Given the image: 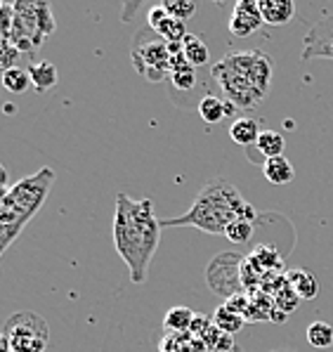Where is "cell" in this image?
<instances>
[{
  "label": "cell",
  "instance_id": "obj_1",
  "mask_svg": "<svg viewBox=\"0 0 333 352\" xmlns=\"http://www.w3.org/2000/svg\"><path fill=\"white\" fill-rule=\"evenodd\" d=\"M161 220L154 215L152 199H130L126 192L116 194L114 210V246L128 265L133 284H144L149 265L161 241Z\"/></svg>",
  "mask_w": 333,
  "mask_h": 352
},
{
  "label": "cell",
  "instance_id": "obj_2",
  "mask_svg": "<svg viewBox=\"0 0 333 352\" xmlns=\"http://www.w3.org/2000/svg\"><path fill=\"white\" fill-rule=\"evenodd\" d=\"M211 76L236 109H253L270 90L272 59L262 50L234 52L213 64Z\"/></svg>",
  "mask_w": 333,
  "mask_h": 352
},
{
  "label": "cell",
  "instance_id": "obj_3",
  "mask_svg": "<svg viewBox=\"0 0 333 352\" xmlns=\"http://www.w3.org/2000/svg\"><path fill=\"white\" fill-rule=\"evenodd\" d=\"M249 210L251 206L244 201L239 189L225 177H216L201 187L187 213L161 220V227H196L208 234H225V230Z\"/></svg>",
  "mask_w": 333,
  "mask_h": 352
},
{
  "label": "cell",
  "instance_id": "obj_4",
  "mask_svg": "<svg viewBox=\"0 0 333 352\" xmlns=\"http://www.w3.org/2000/svg\"><path fill=\"white\" fill-rule=\"evenodd\" d=\"M55 31V14L47 3H34V0H19L14 3V24L10 43L21 52L31 55L36 52Z\"/></svg>",
  "mask_w": 333,
  "mask_h": 352
},
{
  "label": "cell",
  "instance_id": "obj_5",
  "mask_svg": "<svg viewBox=\"0 0 333 352\" xmlns=\"http://www.w3.org/2000/svg\"><path fill=\"white\" fill-rule=\"evenodd\" d=\"M133 67L149 83H163L170 78V50L168 43L159 38L152 29L137 31L130 47Z\"/></svg>",
  "mask_w": 333,
  "mask_h": 352
},
{
  "label": "cell",
  "instance_id": "obj_6",
  "mask_svg": "<svg viewBox=\"0 0 333 352\" xmlns=\"http://www.w3.org/2000/svg\"><path fill=\"white\" fill-rule=\"evenodd\" d=\"M12 352H45L50 343V327L38 312H14L3 327Z\"/></svg>",
  "mask_w": 333,
  "mask_h": 352
},
{
  "label": "cell",
  "instance_id": "obj_7",
  "mask_svg": "<svg viewBox=\"0 0 333 352\" xmlns=\"http://www.w3.org/2000/svg\"><path fill=\"white\" fill-rule=\"evenodd\" d=\"M241 265H244V256H239V253L227 251L216 256L206 267L208 289L216 296H222L225 300L246 294L244 281H241Z\"/></svg>",
  "mask_w": 333,
  "mask_h": 352
},
{
  "label": "cell",
  "instance_id": "obj_8",
  "mask_svg": "<svg viewBox=\"0 0 333 352\" xmlns=\"http://www.w3.org/2000/svg\"><path fill=\"white\" fill-rule=\"evenodd\" d=\"M303 62L310 59H333V12L317 19L303 41Z\"/></svg>",
  "mask_w": 333,
  "mask_h": 352
},
{
  "label": "cell",
  "instance_id": "obj_9",
  "mask_svg": "<svg viewBox=\"0 0 333 352\" xmlns=\"http://www.w3.org/2000/svg\"><path fill=\"white\" fill-rule=\"evenodd\" d=\"M262 24H265V19H262L257 0H239L232 10V17H229V34L234 38H246L255 34Z\"/></svg>",
  "mask_w": 333,
  "mask_h": 352
},
{
  "label": "cell",
  "instance_id": "obj_10",
  "mask_svg": "<svg viewBox=\"0 0 333 352\" xmlns=\"http://www.w3.org/2000/svg\"><path fill=\"white\" fill-rule=\"evenodd\" d=\"M147 24H149V29H152L159 38H163L165 43H182L187 38L185 21L170 17V14L165 12L163 5H154V8L149 10Z\"/></svg>",
  "mask_w": 333,
  "mask_h": 352
},
{
  "label": "cell",
  "instance_id": "obj_11",
  "mask_svg": "<svg viewBox=\"0 0 333 352\" xmlns=\"http://www.w3.org/2000/svg\"><path fill=\"white\" fill-rule=\"evenodd\" d=\"M168 80L173 83L175 90H180V93H190V90H194L196 69L187 62L182 52H177V55L170 57V78Z\"/></svg>",
  "mask_w": 333,
  "mask_h": 352
},
{
  "label": "cell",
  "instance_id": "obj_12",
  "mask_svg": "<svg viewBox=\"0 0 333 352\" xmlns=\"http://www.w3.org/2000/svg\"><path fill=\"white\" fill-rule=\"evenodd\" d=\"M234 111H236V107L232 102L225 100V97H218V95H206V97H201V102H198V113H201L203 121L211 123V126H216V123H220L222 118L232 116Z\"/></svg>",
  "mask_w": 333,
  "mask_h": 352
},
{
  "label": "cell",
  "instance_id": "obj_13",
  "mask_svg": "<svg viewBox=\"0 0 333 352\" xmlns=\"http://www.w3.org/2000/svg\"><path fill=\"white\" fill-rule=\"evenodd\" d=\"M260 123L255 121V118L251 116H239L232 121V126H229V138H232V142H236L239 147H255L257 144V138H260Z\"/></svg>",
  "mask_w": 333,
  "mask_h": 352
},
{
  "label": "cell",
  "instance_id": "obj_14",
  "mask_svg": "<svg viewBox=\"0 0 333 352\" xmlns=\"http://www.w3.org/2000/svg\"><path fill=\"white\" fill-rule=\"evenodd\" d=\"M265 24L282 26L295 17V5L291 0H257Z\"/></svg>",
  "mask_w": 333,
  "mask_h": 352
},
{
  "label": "cell",
  "instance_id": "obj_15",
  "mask_svg": "<svg viewBox=\"0 0 333 352\" xmlns=\"http://www.w3.org/2000/svg\"><path fill=\"white\" fill-rule=\"evenodd\" d=\"M286 279L291 284V289L298 294L300 300H312V298L319 296V281L308 270H288Z\"/></svg>",
  "mask_w": 333,
  "mask_h": 352
},
{
  "label": "cell",
  "instance_id": "obj_16",
  "mask_svg": "<svg viewBox=\"0 0 333 352\" xmlns=\"http://www.w3.org/2000/svg\"><path fill=\"white\" fill-rule=\"evenodd\" d=\"M26 72H29L31 85L36 88V93H47V90L55 88L59 80V72L52 62H36Z\"/></svg>",
  "mask_w": 333,
  "mask_h": 352
},
{
  "label": "cell",
  "instance_id": "obj_17",
  "mask_svg": "<svg viewBox=\"0 0 333 352\" xmlns=\"http://www.w3.org/2000/svg\"><path fill=\"white\" fill-rule=\"evenodd\" d=\"M159 352H208L206 345L192 333H165L159 343Z\"/></svg>",
  "mask_w": 333,
  "mask_h": 352
},
{
  "label": "cell",
  "instance_id": "obj_18",
  "mask_svg": "<svg viewBox=\"0 0 333 352\" xmlns=\"http://www.w3.org/2000/svg\"><path fill=\"white\" fill-rule=\"evenodd\" d=\"M249 296H251V307H249V315H246V324L275 322V315H277L275 300L267 294H262V291H253V294H249Z\"/></svg>",
  "mask_w": 333,
  "mask_h": 352
},
{
  "label": "cell",
  "instance_id": "obj_19",
  "mask_svg": "<svg viewBox=\"0 0 333 352\" xmlns=\"http://www.w3.org/2000/svg\"><path fill=\"white\" fill-rule=\"evenodd\" d=\"M255 218H257V213H255L253 206H251V210L244 215V218L234 220V223L225 230V236H227L232 243H236V246H244V243H249L251 236H253V232H255Z\"/></svg>",
  "mask_w": 333,
  "mask_h": 352
},
{
  "label": "cell",
  "instance_id": "obj_20",
  "mask_svg": "<svg viewBox=\"0 0 333 352\" xmlns=\"http://www.w3.org/2000/svg\"><path fill=\"white\" fill-rule=\"evenodd\" d=\"M262 173H265L267 182H272V185H277V187L288 185L295 177V170L286 156H277V159L265 161V164H262Z\"/></svg>",
  "mask_w": 333,
  "mask_h": 352
},
{
  "label": "cell",
  "instance_id": "obj_21",
  "mask_svg": "<svg viewBox=\"0 0 333 352\" xmlns=\"http://www.w3.org/2000/svg\"><path fill=\"white\" fill-rule=\"evenodd\" d=\"M194 317H196V312L192 310V307H185V305L170 307L163 317V329L168 333H190Z\"/></svg>",
  "mask_w": 333,
  "mask_h": 352
},
{
  "label": "cell",
  "instance_id": "obj_22",
  "mask_svg": "<svg viewBox=\"0 0 333 352\" xmlns=\"http://www.w3.org/2000/svg\"><path fill=\"white\" fill-rule=\"evenodd\" d=\"M255 149H257V154H260L265 161L277 159V156H284V149H286V140H284V135L277 133V130H262L260 138H257Z\"/></svg>",
  "mask_w": 333,
  "mask_h": 352
},
{
  "label": "cell",
  "instance_id": "obj_23",
  "mask_svg": "<svg viewBox=\"0 0 333 352\" xmlns=\"http://www.w3.org/2000/svg\"><path fill=\"white\" fill-rule=\"evenodd\" d=\"M182 55H185V59L194 69L208 64V57H211V55H208V45L194 34H187V38L182 41Z\"/></svg>",
  "mask_w": 333,
  "mask_h": 352
},
{
  "label": "cell",
  "instance_id": "obj_24",
  "mask_svg": "<svg viewBox=\"0 0 333 352\" xmlns=\"http://www.w3.org/2000/svg\"><path fill=\"white\" fill-rule=\"evenodd\" d=\"M201 343L206 345L208 352H236V350H239V345H236L234 336L220 331L216 324H213V327L208 329L206 333H203Z\"/></svg>",
  "mask_w": 333,
  "mask_h": 352
},
{
  "label": "cell",
  "instance_id": "obj_25",
  "mask_svg": "<svg viewBox=\"0 0 333 352\" xmlns=\"http://www.w3.org/2000/svg\"><path fill=\"white\" fill-rule=\"evenodd\" d=\"M213 324H216L220 331L234 336V333H239L241 329L246 327V319L241 317V315H236L234 310H229V307L222 302V305H220L218 310H216V315H213Z\"/></svg>",
  "mask_w": 333,
  "mask_h": 352
},
{
  "label": "cell",
  "instance_id": "obj_26",
  "mask_svg": "<svg viewBox=\"0 0 333 352\" xmlns=\"http://www.w3.org/2000/svg\"><path fill=\"white\" fill-rule=\"evenodd\" d=\"M251 258H253L265 272H282V267H284V258L277 253V248L267 246V243H260V246L251 253Z\"/></svg>",
  "mask_w": 333,
  "mask_h": 352
},
{
  "label": "cell",
  "instance_id": "obj_27",
  "mask_svg": "<svg viewBox=\"0 0 333 352\" xmlns=\"http://www.w3.org/2000/svg\"><path fill=\"white\" fill-rule=\"evenodd\" d=\"M308 343L312 348H331L333 345V327L329 322H312L308 327Z\"/></svg>",
  "mask_w": 333,
  "mask_h": 352
},
{
  "label": "cell",
  "instance_id": "obj_28",
  "mask_svg": "<svg viewBox=\"0 0 333 352\" xmlns=\"http://www.w3.org/2000/svg\"><path fill=\"white\" fill-rule=\"evenodd\" d=\"M288 281V279H286ZM272 300H275V307L282 315H291L293 310H298V305H300V298H298V294L291 289V284H286L284 289H279L275 296H272Z\"/></svg>",
  "mask_w": 333,
  "mask_h": 352
},
{
  "label": "cell",
  "instance_id": "obj_29",
  "mask_svg": "<svg viewBox=\"0 0 333 352\" xmlns=\"http://www.w3.org/2000/svg\"><path fill=\"white\" fill-rule=\"evenodd\" d=\"M3 85L5 90H10V93L14 95H21L26 93V88L31 85V78H29V72H24V69H10V72L3 74Z\"/></svg>",
  "mask_w": 333,
  "mask_h": 352
},
{
  "label": "cell",
  "instance_id": "obj_30",
  "mask_svg": "<svg viewBox=\"0 0 333 352\" xmlns=\"http://www.w3.org/2000/svg\"><path fill=\"white\" fill-rule=\"evenodd\" d=\"M161 5H163L170 17L180 19V21H187L196 12V3H192V0H165V3H161Z\"/></svg>",
  "mask_w": 333,
  "mask_h": 352
},
{
  "label": "cell",
  "instance_id": "obj_31",
  "mask_svg": "<svg viewBox=\"0 0 333 352\" xmlns=\"http://www.w3.org/2000/svg\"><path fill=\"white\" fill-rule=\"evenodd\" d=\"M21 52L12 45L10 41H0V74L10 72V69H17Z\"/></svg>",
  "mask_w": 333,
  "mask_h": 352
},
{
  "label": "cell",
  "instance_id": "obj_32",
  "mask_svg": "<svg viewBox=\"0 0 333 352\" xmlns=\"http://www.w3.org/2000/svg\"><path fill=\"white\" fill-rule=\"evenodd\" d=\"M14 24V3H0V41H10Z\"/></svg>",
  "mask_w": 333,
  "mask_h": 352
},
{
  "label": "cell",
  "instance_id": "obj_33",
  "mask_svg": "<svg viewBox=\"0 0 333 352\" xmlns=\"http://www.w3.org/2000/svg\"><path fill=\"white\" fill-rule=\"evenodd\" d=\"M225 305H227L229 310H234L236 315H241V317L246 319V315H249V307H251V296L249 294H239V296L229 298Z\"/></svg>",
  "mask_w": 333,
  "mask_h": 352
},
{
  "label": "cell",
  "instance_id": "obj_34",
  "mask_svg": "<svg viewBox=\"0 0 333 352\" xmlns=\"http://www.w3.org/2000/svg\"><path fill=\"white\" fill-rule=\"evenodd\" d=\"M213 327V317H206V315H196L194 317V322H192V329H190V333L194 336V338L201 340L203 338V333L208 331V329Z\"/></svg>",
  "mask_w": 333,
  "mask_h": 352
},
{
  "label": "cell",
  "instance_id": "obj_35",
  "mask_svg": "<svg viewBox=\"0 0 333 352\" xmlns=\"http://www.w3.org/2000/svg\"><path fill=\"white\" fill-rule=\"evenodd\" d=\"M139 10V3H126L123 5V21H133V12Z\"/></svg>",
  "mask_w": 333,
  "mask_h": 352
},
{
  "label": "cell",
  "instance_id": "obj_36",
  "mask_svg": "<svg viewBox=\"0 0 333 352\" xmlns=\"http://www.w3.org/2000/svg\"><path fill=\"white\" fill-rule=\"evenodd\" d=\"M8 168H5L3 164H0V194H5L8 192Z\"/></svg>",
  "mask_w": 333,
  "mask_h": 352
},
{
  "label": "cell",
  "instance_id": "obj_37",
  "mask_svg": "<svg viewBox=\"0 0 333 352\" xmlns=\"http://www.w3.org/2000/svg\"><path fill=\"white\" fill-rule=\"evenodd\" d=\"M0 352H12V348H10L8 338H5L3 333H0Z\"/></svg>",
  "mask_w": 333,
  "mask_h": 352
},
{
  "label": "cell",
  "instance_id": "obj_38",
  "mask_svg": "<svg viewBox=\"0 0 333 352\" xmlns=\"http://www.w3.org/2000/svg\"><path fill=\"white\" fill-rule=\"evenodd\" d=\"M275 352H293V350H275Z\"/></svg>",
  "mask_w": 333,
  "mask_h": 352
},
{
  "label": "cell",
  "instance_id": "obj_39",
  "mask_svg": "<svg viewBox=\"0 0 333 352\" xmlns=\"http://www.w3.org/2000/svg\"><path fill=\"white\" fill-rule=\"evenodd\" d=\"M236 352H244V350H241V348H239V350H236Z\"/></svg>",
  "mask_w": 333,
  "mask_h": 352
}]
</instances>
